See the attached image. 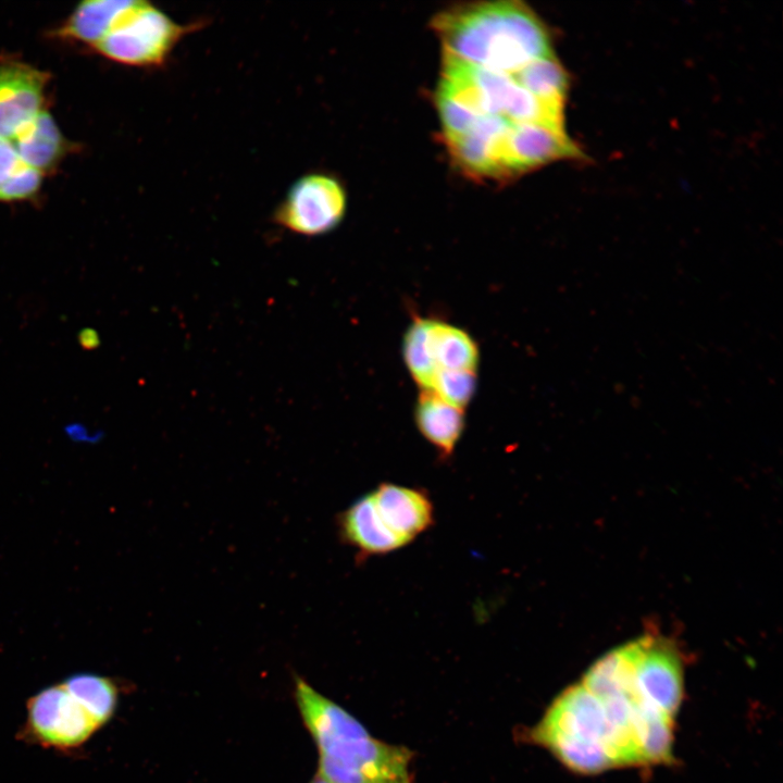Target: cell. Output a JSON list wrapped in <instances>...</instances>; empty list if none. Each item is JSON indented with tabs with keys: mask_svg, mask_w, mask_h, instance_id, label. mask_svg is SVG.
<instances>
[{
	"mask_svg": "<svg viewBox=\"0 0 783 783\" xmlns=\"http://www.w3.org/2000/svg\"><path fill=\"white\" fill-rule=\"evenodd\" d=\"M310 783H331L327 781L324 776H322L319 772L315 774L313 780Z\"/></svg>",
	"mask_w": 783,
	"mask_h": 783,
	"instance_id": "44dd1931",
	"label": "cell"
},
{
	"mask_svg": "<svg viewBox=\"0 0 783 783\" xmlns=\"http://www.w3.org/2000/svg\"><path fill=\"white\" fill-rule=\"evenodd\" d=\"M296 701L319 753L370 737L368 730L348 711L316 692L301 678L295 681Z\"/></svg>",
	"mask_w": 783,
	"mask_h": 783,
	"instance_id": "30bf717a",
	"label": "cell"
},
{
	"mask_svg": "<svg viewBox=\"0 0 783 783\" xmlns=\"http://www.w3.org/2000/svg\"><path fill=\"white\" fill-rule=\"evenodd\" d=\"M339 538L366 559L384 556L407 546L382 520L370 493L355 500L338 514Z\"/></svg>",
	"mask_w": 783,
	"mask_h": 783,
	"instance_id": "7c38bea8",
	"label": "cell"
},
{
	"mask_svg": "<svg viewBox=\"0 0 783 783\" xmlns=\"http://www.w3.org/2000/svg\"><path fill=\"white\" fill-rule=\"evenodd\" d=\"M585 153L566 129L537 123L511 124L505 135L502 162L507 179L561 160H584Z\"/></svg>",
	"mask_w": 783,
	"mask_h": 783,
	"instance_id": "ba28073f",
	"label": "cell"
},
{
	"mask_svg": "<svg viewBox=\"0 0 783 783\" xmlns=\"http://www.w3.org/2000/svg\"><path fill=\"white\" fill-rule=\"evenodd\" d=\"M402 358L420 390L442 371H477L478 346L464 330L450 323L417 318L402 340Z\"/></svg>",
	"mask_w": 783,
	"mask_h": 783,
	"instance_id": "5b68a950",
	"label": "cell"
},
{
	"mask_svg": "<svg viewBox=\"0 0 783 783\" xmlns=\"http://www.w3.org/2000/svg\"><path fill=\"white\" fill-rule=\"evenodd\" d=\"M133 0H88L74 9L55 35L91 46L107 35Z\"/></svg>",
	"mask_w": 783,
	"mask_h": 783,
	"instance_id": "9a60e30c",
	"label": "cell"
},
{
	"mask_svg": "<svg viewBox=\"0 0 783 783\" xmlns=\"http://www.w3.org/2000/svg\"><path fill=\"white\" fill-rule=\"evenodd\" d=\"M79 341L83 345V347H85L87 349L92 348V347L97 346V343H98L97 333L92 330H84L79 334Z\"/></svg>",
	"mask_w": 783,
	"mask_h": 783,
	"instance_id": "ffe728a7",
	"label": "cell"
},
{
	"mask_svg": "<svg viewBox=\"0 0 783 783\" xmlns=\"http://www.w3.org/2000/svg\"><path fill=\"white\" fill-rule=\"evenodd\" d=\"M62 684L87 709L101 729L114 714L119 686L107 676L80 673L72 675Z\"/></svg>",
	"mask_w": 783,
	"mask_h": 783,
	"instance_id": "e0dca14e",
	"label": "cell"
},
{
	"mask_svg": "<svg viewBox=\"0 0 783 783\" xmlns=\"http://www.w3.org/2000/svg\"><path fill=\"white\" fill-rule=\"evenodd\" d=\"M476 384L477 371H442L434 375L424 390L464 410L474 396Z\"/></svg>",
	"mask_w": 783,
	"mask_h": 783,
	"instance_id": "ac0fdd59",
	"label": "cell"
},
{
	"mask_svg": "<svg viewBox=\"0 0 783 783\" xmlns=\"http://www.w3.org/2000/svg\"><path fill=\"white\" fill-rule=\"evenodd\" d=\"M49 74L21 61H0V138L11 140L44 110Z\"/></svg>",
	"mask_w": 783,
	"mask_h": 783,
	"instance_id": "9c48e42d",
	"label": "cell"
},
{
	"mask_svg": "<svg viewBox=\"0 0 783 783\" xmlns=\"http://www.w3.org/2000/svg\"><path fill=\"white\" fill-rule=\"evenodd\" d=\"M347 210V194L333 175L311 172L288 188L273 214V221L290 233L320 236L339 225Z\"/></svg>",
	"mask_w": 783,
	"mask_h": 783,
	"instance_id": "52a82bcc",
	"label": "cell"
},
{
	"mask_svg": "<svg viewBox=\"0 0 783 783\" xmlns=\"http://www.w3.org/2000/svg\"><path fill=\"white\" fill-rule=\"evenodd\" d=\"M202 25L177 23L153 4L133 0L94 49L121 64L160 67L178 42Z\"/></svg>",
	"mask_w": 783,
	"mask_h": 783,
	"instance_id": "277c9868",
	"label": "cell"
},
{
	"mask_svg": "<svg viewBox=\"0 0 783 783\" xmlns=\"http://www.w3.org/2000/svg\"><path fill=\"white\" fill-rule=\"evenodd\" d=\"M509 74L539 99L566 105L570 77L556 54L532 61Z\"/></svg>",
	"mask_w": 783,
	"mask_h": 783,
	"instance_id": "2e32d148",
	"label": "cell"
},
{
	"mask_svg": "<svg viewBox=\"0 0 783 783\" xmlns=\"http://www.w3.org/2000/svg\"><path fill=\"white\" fill-rule=\"evenodd\" d=\"M370 495L384 523L406 545L434 523L433 501L422 488L385 482Z\"/></svg>",
	"mask_w": 783,
	"mask_h": 783,
	"instance_id": "8fae6325",
	"label": "cell"
},
{
	"mask_svg": "<svg viewBox=\"0 0 783 783\" xmlns=\"http://www.w3.org/2000/svg\"><path fill=\"white\" fill-rule=\"evenodd\" d=\"M20 159L41 174L51 172L69 150V142L45 109L10 140Z\"/></svg>",
	"mask_w": 783,
	"mask_h": 783,
	"instance_id": "5bb4252c",
	"label": "cell"
},
{
	"mask_svg": "<svg viewBox=\"0 0 783 783\" xmlns=\"http://www.w3.org/2000/svg\"><path fill=\"white\" fill-rule=\"evenodd\" d=\"M23 163L12 142L0 138V191Z\"/></svg>",
	"mask_w": 783,
	"mask_h": 783,
	"instance_id": "d6986e66",
	"label": "cell"
},
{
	"mask_svg": "<svg viewBox=\"0 0 783 783\" xmlns=\"http://www.w3.org/2000/svg\"><path fill=\"white\" fill-rule=\"evenodd\" d=\"M635 641L602 655L573 684L580 717L610 768L668 765L678 711L635 667Z\"/></svg>",
	"mask_w": 783,
	"mask_h": 783,
	"instance_id": "6da1fadb",
	"label": "cell"
},
{
	"mask_svg": "<svg viewBox=\"0 0 783 783\" xmlns=\"http://www.w3.org/2000/svg\"><path fill=\"white\" fill-rule=\"evenodd\" d=\"M438 91L472 111L510 124L537 123L564 127V105L532 95L509 73L481 69L443 53Z\"/></svg>",
	"mask_w": 783,
	"mask_h": 783,
	"instance_id": "3957f363",
	"label": "cell"
},
{
	"mask_svg": "<svg viewBox=\"0 0 783 783\" xmlns=\"http://www.w3.org/2000/svg\"><path fill=\"white\" fill-rule=\"evenodd\" d=\"M419 433L435 449L438 458L449 460L465 427L464 410L428 390H420L414 408Z\"/></svg>",
	"mask_w": 783,
	"mask_h": 783,
	"instance_id": "4fadbf2b",
	"label": "cell"
},
{
	"mask_svg": "<svg viewBox=\"0 0 783 783\" xmlns=\"http://www.w3.org/2000/svg\"><path fill=\"white\" fill-rule=\"evenodd\" d=\"M432 27L443 53L488 71L512 73L555 54L546 24L521 1L453 5L436 14Z\"/></svg>",
	"mask_w": 783,
	"mask_h": 783,
	"instance_id": "7a4b0ae2",
	"label": "cell"
},
{
	"mask_svg": "<svg viewBox=\"0 0 783 783\" xmlns=\"http://www.w3.org/2000/svg\"><path fill=\"white\" fill-rule=\"evenodd\" d=\"M99 729L87 709L60 682L28 699L21 734L46 748L69 751L82 747Z\"/></svg>",
	"mask_w": 783,
	"mask_h": 783,
	"instance_id": "8992f818",
	"label": "cell"
}]
</instances>
